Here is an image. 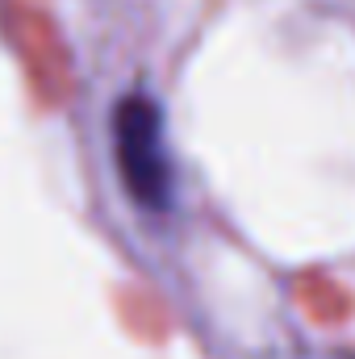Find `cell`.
<instances>
[{
  "label": "cell",
  "instance_id": "cell-1",
  "mask_svg": "<svg viewBox=\"0 0 355 359\" xmlns=\"http://www.w3.org/2000/svg\"><path fill=\"white\" fill-rule=\"evenodd\" d=\"M113 147L117 168L130 188V196L142 209H168L172 205V159L163 142V109L134 92L113 109Z\"/></svg>",
  "mask_w": 355,
  "mask_h": 359
}]
</instances>
